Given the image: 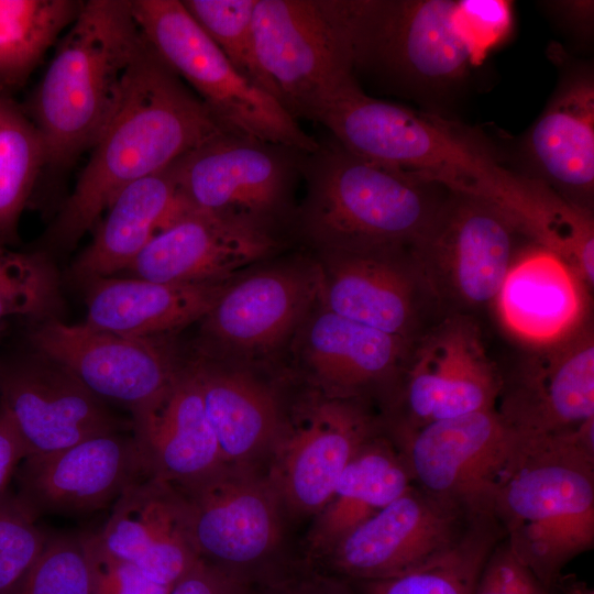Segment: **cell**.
<instances>
[{
	"mask_svg": "<svg viewBox=\"0 0 594 594\" xmlns=\"http://www.w3.org/2000/svg\"><path fill=\"white\" fill-rule=\"evenodd\" d=\"M257 594H351L343 585L324 579L272 584Z\"/></svg>",
	"mask_w": 594,
	"mask_h": 594,
	"instance_id": "45",
	"label": "cell"
},
{
	"mask_svg": "<svg viewBox=\"0 0 594 594\" xmlns=\"http://www.w3.org/2000/svg\"><path fill=\"white\" fill-rule=\"evenodd\" d=\"M182 2L231 65L249 81L277 99L275 87L256 56L253 34L256 0Z\"/></svg>",
	"mask_w": 594,
	"mask_h": 594,
	"instance_id": "35",
	"label": "cell"
},
{
	"mask_svg": "<svg viewBox=\"0 0 594 594\" xmlns=\"http://www.w3.org/2000/svg\"><path fill=\"white\" fill-rule=\"evenodd\" d=\"M305 233L328 253L411 250L448 189L415 172L358 156L333 138L304 154Z\"/></svg>",
	"mask_w": 594,
	"mask_h": 594,
	"instance_id": "4",
	"label": "cell"
},
{
	"mask_svg": "<svg viewBox=\"0 0 594 594\" xmlns=\"http://www.w3.org/2000/svg\"><path fill=\"white\" fill-rule=\"evenodd\" d=\"M588 289L569 263L535 244L513 260L495 304L514 338L528 348L543 346L588 322Z\"/></svg>",
	"mask_w": 594,
	"mask_h": 594,
	"instance_id": "24",
	"label": "cell"
},
{
	"mask_svg": "<svg viewBox=\"0 0 594 594\" xmlns=\"http://www.w3.org/2000/svg\"><path fill=\"white\" fill-rule=\"evenodd\" d=\"M495 409L519 435L573 430L594 419V338L587 322L566 339L528 348L501 373Z\"/></svg>",
	"mask_w": 594,
	"mask_h": 594,
	"instance_id": "14",
	"label": "cell"
},
{
	"mask_svg": "<svg viewBox=\"0 0 594 594\" xmlns=\"http://www.w3.org/2000/svg\"><path fill=\"white\" fill-rule=\"evenodd\" d=\"M315 289L301 274L267 271L227 287L207 318L218 339L244 350L266 349L282 340Z\"/></svg>",
	"mask_w": 594,
	"mask_h": 594,
	"instance_id": "28",
	"label": "cell"
},
{
	"mask_svg": "<svg viewBox=\"0 0 594 594\" xmlns=\"http://www.w3.org/2000/svg\"><path fill=\"white\" fill-rule=\"evenodd\" d=\"M367 417L343 400L317 406L285 443L271 485L299 514H319L351 459L372 437Z\"/></svg>",
	"mask_w": 594,
	"mask_h": 594,
	"instance_id": "25",
	"label": "cell"
},
{
	"mask_svg": "<svg viewBox=\"0 0 594 594\" xmlns=\"http://www.w3.org/2000/svg\"><path fill=\"white\" fill-rule=\"evenodd\" d=\"M318 123L358 156L485 200L520 234L556 253L565 251L584 226L579 208L507 167L475 133L435 113L369 96L358 81L329 103Z\"/></svg>",
	"mask_w": 594,
	"mask_h": 594,
	"instance_id": "1",
	"label": "cell"
},
{
	"mask_svg": "<svg viewBox=\"0 0 594 594\" xmlns=\"http://www.w3.org/2000/svg\"><path fill=\"white\" fill-rule=\"evenodd\" d=\"M512 552L505 538L491 553L473 594H551Z\"/></svg>",
	"mask_w": 594,
	"mask_h": 594,
	"instance_id": "40",
	"label": "cell"
},
{
	"mask_svg": "<svg viewBox=\"0 0 594 594\" xmlns=\"http://www.w3.org/2000/svg\"><path fill=\"white\" fill-rule=\"evenodd\" d=\"M185 207L172 165L127 186L96 223L90 243L74 263L75 276L92 282L129 270L148 242Z\"/></svg>",
	"mask_w": 594,
	"mask_h": 594,
	"instance_id": "27",
	"label": "cell"
},
{
	"mask_svg": "<svg viewBox=\"0 0 594 594\" xmlns=\"http://www.w3.org/2000/svg\"><path fill=\"white\" fill-rule=\"evenodd\" d=\"M504 538L493 516L475 517L442 552L400 574L363 582L364 594H473L491 553Z\"/></svg>",
	"mask_w": 594,
	"mask_h": 594,
	"instance_id": "32",
	"label": "cell"
},
{
	"mask_svg": "<svg viewBox=\"0 0 594 594\" xmlns=\"http://www.w3.org/2000/svg\"><path fill=\"white\" fill-rule=\"evenodd\" d=\"M89 547L94 568L92 594L170 593L173 587L152 581L136 566L103 551L95 534H90Z\"/></svg>",
	"mask_w": 594,
	"mask_h": 594,
	"instance_id": "41",
	"label": "cell"
},
{
	"mask_svg": "<svg viewBox=\"0 0 594 594\" xmlns=\"http://www.w3.org/2000/svg\"><path fill=\"white\" fill-rule=\"evenodd\" d=\"M95 537L108 554L170 587L200 560L183 497L173 484L155 477L131 484Z\"/></svg>",
	"mask_w": 594,
	"mask_h": 594,
	"instance_id": "20",
	"label": "cell"
},
{
	"mask_svg": "<svg viewBox=\"0 0 594 594\" xmlns=\"http://www.w3.org/2000/svg\"><path fill=\"white\" fill-rule=\"evenodd\" d=\"M30 341L37 355L53 361L102 402L131 411L162 393L180 372L156 339L134 338L45 319Z\"/></svg>",
	"mask_w": 594,
	"mask_h": 594,
	"instance_id": "16",
	"label": "cell"
},
{
	"mask_svg": "<svg viewBox=\"0 0 594 594\" xmlns=\"http://www.w3.org/2000/svg\"><path fill=\"white\" fill-rule=\"evenodd\" d=\"M169 594H257L240 579L202 561L179 580Z\"/></svg>",
	"mask_w": 594,
	"mask_h": 594,
	"instance_id": "42",
	"label": "cell"
},
{
	"mask_svg": "<svg viewBox=\"0 0 594 594\" xmlns=\"http://www.w3.org/2000/svg\"><path fill=\"white\" fill-rule=\"evenodd\" d=\"M518 234L491 204L448 191L411 254L437 301L475 309L495 301Z\"/></svg>",
	"mask_w": 594,
	"mask_h": 594,
	"instance_id": "10",
	"label": "cell"
},
{
	"mask_svg": "<svg viewBox=\"0 0 594 594\" xmlns=\"http://www.w3.org/2000/svg\"><path fill=\"white\" fill-rule=\"evenodd\" d=\"M544 7L578 35H590L593 24L592 1H552L546 2Z\"/></svg>",
	"mask_w": 594,
	"mask_h": 594,
	"instance_id": "44",
	"label": "cell"
},
{
	"mask_svg": "<svg viewBox=\"0 0 594 594\" xmlns=\"http://www.w3.org/2000/svg\"><path fill=\"white\" fill-rule=\"evenodd\" d=\"M145 476L133 437L110 432L66 449L28 457L19 471L18 497L38 518L105 507Z\"/></svg>",
	"mask_w": 594,
	"mask_h": 594,
	"instance_id": "19",
	"label": "cell"
},
{
	"mask_svg": "<svg viewBox=\"0 0 594 594\" xmlns=\"http://www.w3.org/2000/svg\"><path fill=\"white\" fill-rule=\"evenodd\" d=\"M569 594H594V591L585 586H579L573 588Z\"/></svg>",
	"mask_w": 594,
	"mask_h": 594,
	"instance_id": "46",
	"label": "cell"
},
{
	"mask_svg": "<svg viewBox=\"0 0 594 594\" xmlns=\"http://www.w3.org/2000/svg\"><path fill=\"white\" fill-rule=\"evenodd\" d=\"M406 364L405 420L397 430L495 408L501 373L475 321L454 314L420 337Z\"/></svg>",
	"mask_w": 594,
	"mask_h": 594,
	"instance_id": "13",
	"label": "cell"
},
{
	"mask_svg": "<svg viewBox=\"0 0 594 594\" xmlns=\"http://www.w3.org/2000/svg\"><path fill=\"white\" fill-rule=\"evenodd\" d=\"M58 304V277L47 256L0 242V322L14 316L45 320Z\"/></svg>",
	"mask_w": 594,
	"mask_h": 594,
	"instance_id": "36",
	"label": "cell"
},
{
	"mask_svg": "<svg viewBox=\"0 0 594 594\" xmlns=\"http://www.w3.org/2000/svg\"><path fill=\"white\" fill-rule=\"evenodd\" d=\"M353 72L409 92H443L475 66L452 0H331Z\"/></svg>",
	"mask_w": 594,
	"mask_h": 594,
	"instance_id": "6",
	"label": "cell"
},
{
	"mask_svg": "<svg viewBox=\"0 0 594 594\" xmlns=\"http://www.w3.org/2000/svg\"><path fill=\"white\" fill-rule=\"evenodd\" d=\"M414 479L397 443L373 436L343 470L310 534L311 549L328 553L352 529L402 496Z\"/></svg>",
	"mask_w": 594,
	"mask_h": 594,
	"instance_id": "30",
	"label": "cell"
},
{
	"mask_svg": "<svg viewBox=\"0 0 594 594\" xmlns=\"http://www.w3.org/2000/svg\"><path fill=\"white\" fill-rule=\"evenodd\" d=\"M223 133L200 99L144 41L114 111L52 226L51 241L73 246L123 188Z\"/></svg>",
	"mask_w": 594,
	"mask_h": 594,
	"instance_id": "2",
	"label": "cell"
},
{
	"mask_svg": "<svg viewBox=\"0 0 594 594\" xmlns=\"http://www.w3.org/2000/svg\"><path fill=\"white\" fill-rule=\"evenodd\" d=\"M18 497L0 494V594L9 593L41 553L48 534Z\"/></svg>",
	"mask_w": 594,
	"mask_h": 594,
	"instance_id": "38",
	"label": "cell"
},
{
	"mask_svg": "<svg viewBox=\"0 0 594 594\" xmlns=\"http://www.w3.org/2000/svg\"><path fill=\"white\" fill-rule=\"evenodd\" d=\"M90 532L48 534L45 544L7 594H92Z\"/></svg>",
	"mask_w": 594,
	"mask_h": 594,
	"instance_id": "37",
	"label": "cell"
},
{
	"mask_svg": "<svg viewBox=\"0 0 594 594\" xmlns=\"http://www.w3.org/2000/svg\"><path fill=\"white\" fill-rule=\"evenodd\" d=\"M67 31L23 108L44 142L45 168L54 170L92 147L144 44L127 0L84 2Z\"/></svg>",
	"mask_w": 594,
	"mask_h": 594,
	"instance_id": "5",
	"label": "cell"
},
{
	"mask_svg": "<svg viewBox=\"0 0 594 594\" xmlns=\"http://www.w3.org/2000/svg\"><path fill=\"white\" fill-rule=\"evenodd\" d=\"M173 485L185 503L199 558L251 585L282 536L280 501L271 483L224 464Z\"/></svg>",
	"mask_w": 594,
	"mask_h": 594,
	"instance_id": "11",
	"label": "cell"
},
{
	"mask_svg": "<svg viewBox=\"0 0 594 594\" xmlns=\"http://www.w3.org/2000/svg\"><path fill=\"white\" fill-rule=\"evenodd\" d=\"M253 34L258 63L296 120L317 122L356 80L350 41L330 0H256Z\"/></svg>",
	"mask_w": 594,
	"mask_h": 594,
	"instance_id": "8",
	"label": "cell"
},
{
	"mask_svg": "<svg viewBox=\"0 0 594 594\" xmlns=\"http://www.w3.org/2000/svg\"><path fill=\"white\" fill-rule=\"evenodd\" d=\"M0 410L16 431L25 458L121 429L105 402L41 355L0 370Z\"/></svg>",
	"mask_w": 594,
	"mask_h": 594,
	"instance_id": "17",
	"label": "cell"
},
{
	"mask_svg": "<svg viewBox=\"0 0 594 594\" xmlns=\"http://www.w3.org/2000/svg\"><path fill=\"white\" fill-rule=\"evenodd\" d=\"M76 0H0V92L21 88L77 18Z\"/></svg>",
	"mask_w": 594,
	"mask_h": 594,
	"instance_id": "33",
	"label": "cell"
},
{
	"mask_svg": "<svg viewBox=\"0 0 594 594\" xmlns=\"http://www.w3.org/2000/svg\"><path fill=\"white\" fill-rule=\"evenodd\" d=\"M131 413L145 476L179 484L224 465L194 369Z\"/></svg>",
	"mask_w": 594,
	"mask_h": 594,
	"instance_id": "23",
	"label": "cell"
},
{
	"mask_svg": "<svg viewBox=\"0 0 594 594\" xmlns=\"http://www.w3.org/2000/svg\"><path fill=\"white\" fill-rule=\"evenodd\" d=\"M458 21L476 65L501 43L512 26V6L504 0L459 1Z\"/></svg>",
	"mask_w": 594,
	"mask_h": 594,
	"instance_id": "39",
	"label": "cell"
},
{
	"mask_svg": "<svg viewBox=\"0 0 594 594\" xmlns=\"http://www.w3.org/2000/svg\"><path fill=\"white\" fill-rule=\"evenodd\" d=\"M328 254L326 309L413 341L426 305L437 299L411 250Z\"/></svg>",
	"mask_w": 594,
	"mask_h": 594,
	"instance_id": "21",
	"label": "cell"
},
{
	"mask_svg": "<svg viewBox=\"0 0 594 594\" xmlns=\"http://www.w3.org/2000/svg\"><path fill=\"white\" fill-rule=\"evenodd\" d=\"M304 154L223 133L182 156L172 170L177 194L188 207L272 231L289 208Z\"/></svg>",
	"mask_w": 594,
	"mask_h": 594,
	"instance_id": "9",
	"label": "cell"
},
{
	"mask_svg": "<svg viewBox=\"0 0 594 594\" xmlns=\"http://www.w3.org/2000/svg\"><path fill=\"white\" fill-rule=\"evenodd\" d=\"M474 518L414 483L344 535L328 552L330 566L361 582L400 574L457 542Z\"/></svg>",
	"mask_w": 594,
	"mask_h": 594,
	"instance_id": "15",
	"label": "cell"
},
{
	"mask_svg": "<svg viewBox=\"0 0 594 594\" xmlns=\"http://www.w3.org/2000/svg\"><path fill=\"white\" fill-rule=\"evenodd\" d=\"M410 349L411 341L326 309L309 327L305 354L322 382L353 394L396 375L408 362Z\"/></svg>",
	"mask_w": 594,
	"mask_h": 594,
	"instance_id": "29",
	"label": "cell"
},
{
	"mask_svg": "<svg viewBox=\"0 0 594 594\" xmlns=\"http://www.w3.org/2000/svg\"><path fill=\"white\" fill-rule=\"evenodd\" d=\"M89 283L85 323L148 339L205 318L228 287L224 282L162 283L140 277H106Z\"/></svg>",
	"mask_w": 594,
	"mask_h": 594,
	"instance_id": "26",
	"label": "cell"
},
{
	"mask_svg": "<svg viewBox=\"0 0 594 594\" xmlns=\"http://www.w3.org/2000/svg\"><path fill=\"white\" fill-rule=\"evenodd\" d=\"M25 459V451L13 426L0 410V494L6 492L8 482L18 464Z\"/></svg>",
	"mask_w": 594,
	"mask_h": 594,
	"instance_id": "43",
	"label": "cell"
},
{
	"mask_svg": "<svg viewBox=\"0 0 594 594\" xmlns=\"http://www.w3.org/2000/svg\"><path fill=\"white\" fill-rule=\"evenodd\" d=\"M517 436L492 514L514 556L553 588L562 569L594 546V419Z\"/></svg>",
	"mask_w": 594,
	"mask_h": 594,
	"instance_id": "3",
	"label": "cell"
},
{
	"mask_svg": "<svg viewBox=\"0 0 594 594\" xmlns=\"http://www.w3.org/2000/svg\"><path fill=\"white\" fill-rule=\"evenodd\" d=\"M528 177L563 200L591 211L594 195V82L588 69L564 74L522 139Z\"/></svg>",
	"mask_w": 594,
	"mask_h": 594,
	"instance_id": "22",
	"label": "cell"
},
{
	"mask_svg": "<svg viewBox=\"0 0 594 594\" xmlns=\"http://www.w3.org/2000/svg\"><path fill=\"white\" fill-rule=\"evenodd\" d=\"M194 371L224 464L240 465L262 452L277 430L271 393L243 374L204 366Z\"/></svg>",
	"mask_w": 594,
	"mask_h": 594,
	"instance_id": "31",
	"label": "cell"
},
{
	"mask_svg": "<svg viewBox=\"0 0 594 594\" xmlns=\"http://www.w3.org/2000/svg\"><path fill=\"white\" fill-rule=\"evenodd\" d=\"M280 248L272 231L186 206L134 260V277L162 283H219Z\"/></svg>",
	"mask_w": 594,
	"mask_h": 594,
	"instance_id": "18",
	"label": "cell"
},
{
	"mask_svg": "<svg viewBox=\"0 0 594 594\" xmlns=\"http://www.w3.org/2000/svg\"><path fill=\"white\" fill-rule=\"evenodd\" d=\"M517 438L491 408L415 430H397L396 443L415 484L477 517L493 516L497 483Z\"/></svg>",
	"mask_w": 594,
	"mask_h": 594,
	"instance_id": "12",
	"label": "cell"
},
{
	"mask_svg": "<svg viewBox=\"0 0 594 594\" xmlns=\"http://www.w3.org/2000/svg\"><path fill=\"white\" fill-rule=\"evenodd\" d=\"M138 29L155 54L230 134L312 153L308 134L268 92L244 78L179 0H132Z\"/></svg>",
	"mask_w": 594,
	"mask_h": 594,
	"instance_id": "7",
	"label": "cell"
},
{
	"mask_svg": "<svg viewBox=\"0 0 594 594\" xmlns=\"http://www.w3.org/2000/svg\"><path fill=\"white\" fill-rule=\"evenodd\" d=\"M46 167L42 136L12 95L0 92V242L7 244Z\"/></svg>",
	"mask_w": 594,
	"mask_h": 594,
	"instance_id": "34",
	"label": "cell"
}]
</instances>
